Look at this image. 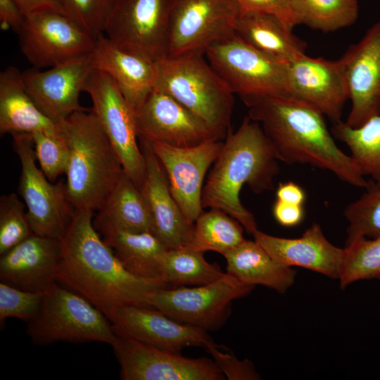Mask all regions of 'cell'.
<instances>
[{"instance_id":"6da1fadb","label":"cell","mask_w":380,"mask_h":380,"mask_svg":"<svg viewBox=\"0 0 380 380\" xmlns=\"http://www.w3.org/2000/svg\"><path fill=\"white\" fill-rule=\"evenodd\" d=\"M93 217L91 211H75L60 239L58 283L82 295L110 321L122 306L150 307L148 293L170 286L161 278H141L127 270L100 237Z\"/></svg>"},{"instance_id":"7a4b0ae2","label":"cell","mask_w":380,"mask_h":380,"mask_svg":"<svg viewBox=\"0 0 380 380\" xmlns=\"http://www.w3.org/2000/svg\"><path fill=\"white\" fill-rule=\"evenodd\" d=\"M243 103L249 118L262 127L279 160L327 170L356 187L370 186L351 156L338 147L325 116L317 109L286 95L261 96Z\"/></svg>"},{"instance_id":"3957f363","label":"cell","mask_w":380,"mask_h":380,"mask_svg":"<svg viewBox=\"0 0 380 380\" xmlns=\"http://www.w3.org/2000/svg\"><path fill=\"white\" fill-rule=\"evenodd\" d=\"M275 150L260 125L246 117L235 132L231 130L213 163L201 194L203 208L220 210L236 220L253 234L258 230L253 214L240 200V191L248 185L260 194L274 189L279 172Z\"/></svg>"},{"instance_id":"277c9868","label":"cell","mask_w":380,"mask_h":380,"mask_svg":"<svg viewBox=\"0 0 380 380\" xmlns=\"http://www.w3.org/2000/svg\"><path fill=\"white\" fill-rule=\"evenodd\" d=\"M69 151L65 192L75 211H97L123 172L92 110H78L56 124Z\"/></svg>"},{"instance_id":"5b68a950","label":"cell","mask_w":380,"mask_h":380,"mask_svg":"<svg viewBox=\"0 0 380 380\" xmlns=\"http://www.w3.org/2000/svg\"><path fill=\"white\" fill-rule=\"evenodd\" d=\"M158 65L155 88L202 120L219 140H224L230 131L234 94L203 54L167 56Z\"/></svg>"},{"instance_id":"8992f818","label":"cell","mask_w":380,"mask_h":380,"mask_svg":"<svg viewBox=\"0 0 380 380\" xmlns=\"http://www.w3.org/2000/svg\"><path fill=\"white\" fill-rule=\"evenodd\" d=\"M27 334L37 346L59 341L111 346L117 337L110 321L101 310L82 295L58 283L44 293L37 314L28 322Z\"/></svg>"},{"instance_id":"52a82bcc","label":"cell","mask_w":380,"mask_h":380,"mask_svg":"<svg viewBox=\"0 0 380 380\" xmlns=\"http://www.w3.org/2000/svg\"><path fill=\"white\" fill-rule=\"evenodd\" d=\"M205 54L213 70L243 101L289 96L288 63L255 49L235 32L210 46Z\"/></svg>"},{"instance_id":"ba28073f","label":"cell","mask_w":380,"mask_h":380,"mask_svg":"<svg viewBox=\"0 0 380 380\" xmlns=\"http://www.w3.org/2000/svg\"><path fill=\"white\" fill-rule=\"evenodd\" d=\"M254 287L226 272L205 285L154 290L147 296L146 303L179 322L208 331L220 328L229 316L232 301Z\"/></svg>"},{"instance_id":"9c48e42d","label":"cell","mask_w":380,"mask_h":380,"mask_svg":"<svg viewBox=\"0 0 380 380\" xmlns=\"http://www.w3.org/2000/svg\"><path fill=\"white\" fill-rule=\"evenodd\" d=\"M12 137L21 165L18 193L27 209L32 232L61 239L75 213L68 200L65 184H52L37 167L31 134H14Z\"/></svg>"},{"instance_id":"30bf717a","label":"cell","mask_w":380,"mask_h":380,"mask_svg":"<svg viewBox=\"0 0 380 380\" xmlns=\"http://www.w3.org/2000/svg\"><path fill=\"white\" fill-rule=\"evenodd\" d=\"M16 33L22 53L36 68H49L87 57L96 40L68 16L52 11L25 15Z\"/></svg>"},{"instance_id":"8fae6325","label":"cell","mask_w":380,"mask_h":380,"mask_svg":"<svg viewBox=\"0 0 380 380\" xmlns=\"http://www.w3.org/2000/svg\"><path fill=\"white\" fill-rule=\"evenodd\" d=\"M173 0H115L104 33L116 46L159 62L167 56Z\"/></svg>"},{"instance_id":"7c38bea8","label":"cell","mask_w":380,"mask_h":380,"mask_svg":"<svg viewBox=\"0 0 380 380\" xmlns=\"http://www.w3.org/2000/svg\"><path fill=\"white\" fill-rule=\"evenodd\" d=\"M123 170L141 189L146 174L144 156L138 143L134 112L118 85L103 72L93 69L84 87Z\"/></svg>"},{"instance_id":"4fadbf2b","label":"cell","mask_w":380,"mask_h":380,"mask_svg":"<svg viewBox=\"0 0 380 380\" xmlns=\"http://www.w3.org/2000/svg\"><path fill=\"white\" fill-rule=\"evenodd\" d=\"M239 14L234 0H173L167 56L205 53L234 33Z\"/></svg>"},{"instance_id":"5bb4252c","label":"cell","mask_w":380,"mask_h":380,"mask_svg":"<svg viewBox=\"0 0 380 380\" xmlns=\"http://www.w3.org/2000/svg\"><path fill=\"white\" fill-rule=\"evenodd\" d=\"M122 380H222L213 360L188 358L134 339L118 336L111 344Z\"/></svg>"},{"instance_id":"9a60e30c","label":"cell","mask_w":380,"mask_h":380,"mask_svg":"<svg viewBox=\"0 0 380 380\" xmlns=\"http://www.w3.org/2000/svg\"><path fill=\"white\" fill-rule=\"evenodd\" d=\"M148 144L165 171L172 195L187 220L194 224L203 213L205 177L217 158L224 141H210L186 148L159 142Z\"/></svg>"},{"instance_id":"2e32d148","label":"cell","mask_w":380,"mask_h":380,"mask_svg":"<svg viewBox=\"0 0 380 380\" xmlns=\"http://www.w3.org/2000/svg\"><path fill=\"white\" fill-rule=\"evenodd\" d=\"M134 119L139 141L186 148L219 140L202 120L156 88L134 112Z\"/></svg>"},{"instance_id":"e0dca14e","label":"cell","mask_w":380,"mask_h":380,"mask_svg":"<svg viewBox=\"0 0 380 380\" xmlns=\"http://www.w3.org/2000/svg\"><path fill=\"white\" fill-rule=\"evenodd\" d=\"M351 108L346 122L357 128L380 115V21L351 44L340 58Z\"/></svg>"},{"instance_id":"ac0fdd59","label":"cell","mask_w":380,"mask_h":380,"mask_svg":"<svg viewBox=\"0 0 380 380\" xmlns=\"http://www.w3.org/2000/svg\"><path fill=\"white\" fill-rule=\"evenodd\" d=\"M288 82L289 96L317 109L334 124L341 121L349 96L341 59L304 54L288 63Z\"/></svg>"},{"instance_id":"d6986e66","label":"cell","mask_w":380,"mask_h":380,"mask_svg":"<svg viewBox=\"0 0 380 380\" xmlns=\"http://www.w3.org/2000/svg\"><path fill=\"white\" fill-rule=\"evenodd\" d=\"M110 322L118 336L175 353L186 347L205 348L214 343L207 331L179 322L152 307L122 306Z\"/></svg>"},{"instance_id":"ffe728a7","label":"cell","mask_w":380,"mask_h":380,"mask_svg":"<svg viewBox=\"0 0 380 380\" xmlns=\"http://www.w3.org/2000/svg\"><path fill=\"white\" fill-rule=\"evenodd\" d=\"M90 55V54H89ZM87 57L49 68L22 73L29 95L42 112L55 124L73 113L84 110L79 95L93 68Z\"/></svg>"},{"instance_id":"44dd1931","label":"cell","mask_w":380,"mask_h":380,"mask_svg":"<svg viewBox=\"0 0 380 380\" xmlns=\"http://www.w3.org/2000/svg\"><path fill=\"white\" fill-rule=\"evenodd\" d=\"M60 255V239L32 234L1 255V281L45 293L58 283Z\"/></svg>"},{"instance_id":"7402d4cb","label":"cell","mask_w":380,"mask_h":380,"mask_svg":"<svg viewBox=\"0 0 380 380\" xmlns=\"http://www.w3.org/2000/svg\"><path fill=\"white\" fill-rule=\"evenodd\" d=\"M139 141L146 163L140 190L153 217L154 234L167 249L186 246L192 239L194 224L187 220L172 195L165 171L150 144Z\"/></svg>"},{"instance_id":"603a6c76","label":"cell","mask_w":380,"mask_h":380,"mask_svg":"<svg viewBox=\"0 0 380 380\" xmlns=\"http://www.w3.org/2000/svg\"><path fill=\"white\" fill-rule=\"evenodd\" d=\"M254 240L274 260L288 267H303L331 279L341 275L346 250L332 244L321 226L314 222L298 238L272 236L260 230L253 234Z\"/></svg>"},{"instance_id":"cb8c5ba5","label":"cell","mask_w":380,"mask_h":380,"mask_svg":"<svg viewBox=\"0 0 380 380\" xmlns=\"http://www.w3.org/2000/svg\"><path fill=\"white\" fill-rule=\"evenodd\" d=\"M89 58L93 69L113 79L134 112L156 87L158 62L118 48L103 34L96 37Z\"/></svg>"},{"instance_id":"d4e9b609","label":"cell","mask_w":380,"mask_h":380,"mask_svg":"<svg viewBox=\"0 0 380 380\" xmlns=\"http://www.w3.org/2000/svg\"><path fill=\"white\" fill-rule=\"evenodd\" d=\"M97 211L93 224L99 234L114 229L154 234V223L148 205L141 190L124 170Z\"/></svg>"},{"instance_id":"484cf974","label":"cell","mask_w":380,"mask_h":380,"mask_svg":"<svg viewBox=\"0 0 380 380\" xmlns=\"http://www.w3.org/2000/svg\"><path fill=\"white\" fill-rule=\"evenodd\" d=\"M279 17L263 12L240 13L234 32L260 51L286 63L305 54L306 44Z\"/></svg>"},{"instance_id":"4316f807","label":"cell","mask_w":380,"mask_h":380,"mask_svg":"<svg viewBox=\"0 0 380 380\" xmlns=\"http://www.w3.org/2000/svg\"><path fill=\"white\" fill-rule=\"evenodd\" d=\"M223 256L227 273L246 284L284 293L294 284L296 271L274 260L255 240L245 239Z\"/></svg>"},{"instance_id":"83f0119b","label":"cell","mask_w":380,"mask_h":380,"mask_svg":"<svg viewBox=\"0 0 380 380\" xmlns=\"http://www.w3.org/2000/svg\"><path fill=\"white\" fill-rule=\"evenodd\" d=\"M56 124L38 108L24 86L22 73L8 66L0 73V133L32 134L56 129Z\"/></svg>"},{"instance_id":"f1b7e54d","label":"cell","mask_w":380,"mask_h":380,"mask_svg":"<svg viewBox=\"0 0 380 380\" xmlns=\"http://www.w3.org/2000/svg\"><path fill=\"white\" fill-rule=\"evenodd\" d=\"M100 234L130 273L141 278H161V260L167 248L153 234L111 229Z\"/></svg>"},{"instance_id":"f546056e","label":"cell","mask_w":380,"mask_h":380,"mask_svg":"<svg viewBox=\"0 0 380 380\" xmlns=\"http://www.w3.org/2000/svg\"><path fill=\"white\" fill-rule=\"evenodd\" d=\"M332 133L348 148L362 174L372 179L371 184L380 188V115L357 128L341 121L334 124Z\"/></svg>"},{"instance_id":"4dcf8cb0","label":"cell","mask_w":380,"mask_h":380,"mask_svg":"<svg viewBox=\"0 0 380 380\" xmlns=\"http://www.w3.org/2000/svg\"><path fill=\"white\" fill-rule=\"evenodd\" d=\"M203 253L186 246L167 249L161 260V279L174 287L201 286L221 279L226 272L218 264L208 262Z\"/></svg>"},{"instance_id":"1f68e13d","label":"cell","mask_w":380,"mask_h":380,"mask_svg":"<svg viewBox=\"0 0 380 380\" xmlns=\"http://www.w3.org/2000/svg\"><path fill=\"white\" fill-rule=\"evenodd\" d=\"M243 227L226 213L215 208L203 212L194 224L193 236L186 246L205 253L222 255L243 242Z\"/></svg>"},{"instance_id":"d6a6232c","label":"cell","mask_w":380,"mask_h":380,"mask_svg":"<svg viewBox=\"0 0 380 380\" xmlns=\"http://www.w3.org/2000/svg\"><path fill=\"white\" fill-rule=\"evenodd\" d=\"M298 25L331 32L352 25L358 18L357 0H291Z\"/></svg>"},{"instance_id":"836d02e7","label":"cell","mask_w":380,"mask_h":380,"mask_svg":"<svg viewBox=\"0 0 380 380\" xmlns=\"http://www.w3.org/2000/svg\"><path fill=\"white\" fill-rule=\"evenodd\" d=\"M366 190L343 211L348 223L346 246L360 238L380 236V188L371 184Z\"/></svg>"},{"instance_id":"e575fe53","label":"cell","mask_w":380,"mask_h":380,"mask_svg":"<svg viewBox=\"0 0 380 380\" xmlns=\"http://www.w3.org/2000/svg\"><path fill=\"white\" fill-rule=\"evenodd\" d=\"M340 286L363 279H380V236L358 239L345 246Z\"/></svg>"},{"instance_id":"d590c367","label":"cell","mask_w":380,"mask_h":380,"mask_svg":"<svg viewBox=\"0 0 380 380\" xmlns=\"http://www.w3.org/2000/svg\"><path fill=\"white\" fill-rule=\"evenodd\" d=\"M34 234L25 205L13 193L0 198V255Z\"/></svg>"},{"instance_id":"8d00e7d4","label":"cell","mask_w":380,"mask_h":380,"mask_svg":"<svg viewBox=\"0 0 380 380\" xmlns=\"http://www.w3.org/2000/svg\"><path fill=\"white\" fill-rule=\"evenodd\" d=\"M57 127V126H56ZM36 158L41 170L51 182L65 174L69 151L66 142L56 129L40 130L31 134Z\"/></svg>"},{"instance_id":"74e56055","label":"cell","mask_w":380,"mask_h":380,"mask_svg":"<svg viewBox=\"0 0 380 380\" xmlns=\"http://www.w3.org/2000/svg\"><path fill=\"white\" fill-rule=\"evenodd\" d=\"M67 15L94 37L104 33L115 0H61Z\"/></svg>"},{"instance_id":"f35d334b","label":"cell","mask_w":380,"mask_h":380,"mask_svg":"<svg viewBox=\"0 0 380 380\" xmlns=\"http://www.w3.org/2000/svg\"><path fill=\"white\" fill-rule=\"evenodd\" d=\"M44 296V293L24 291L1 281V326L7 318L32 320L39 310Z\"/></svg>"},{"instance_id":"ab89813d","label":"cell","mask_w":380,"mask_h":380,"mask_svg":"<svg viewBox=\"0 0 380 380\" xmlns=\"http://www.w3.org/2000/svg\"><path fill=\"white\" fill-rule=\"evenodd\" d=\"M213 357L222 373L229 380H258L260 376L253 362L238 359L229 349L211 343L205 348Z\"/></svg>"},{"instance_id":"60d3db41","label":"cell","mask_w":380,"mask_h":380,"mask_svg":"<svg viewBox=\"0 0 380 380\" xmlns=\"http://www.w3.org/2000/svg\"><path fill=\"white\" fill-rule=\"evenodd\" d=\"M240 13L257 11L274 15L291 28L298 25L291 8V0H234Z\"/></svg>"},{"instance_id":"b9f144b4","label":"cell","mask_w":380,"mask_h":380,"mask_svg":"<svg viewBox=\"0 0 380 380\" xmlns=\"http://www.w3.org/2000/svg\"><path fill=\"white\" fill-rule=\"evenodd\" d=\"M273 215L277 222L284 227H291L299 224L304 217L303 205L284 203L277 200L273 207Z\"/></svg>"},{"instance_id":"7bdbcfd3","label":"cell","mask_w":380,"mask_h":380,"mask_svg":"<svg viewBox=\"0 0 380 380\" xmlns=\"http://www.w3.org/2000/svg\"><path fill=\"white\" fill-rule=\"evenodd\" d=\"M24 18L15 0H0V23L2 29L10 28L16 32Z\"/></svg>"},{"instance_id":"ee69618b","label":"cell","mask_w":380,"mask_h":380,"mask_svg":"<svg viewBox=\"0 0 380 380\" xmlns=\"http://www.w3.org/2000/svg\"><path fill=\"white\" fill-rule=\"evenodd\" d=\"M15 1L25 16L40 11H52L67 15L61 0H15Z\"/></svg>"},{"instance_id":"f6af8a7d","label":"cell","mask_w":380,"mask_h":380,"mask_svg":"<svg viewBox=\"0 0 380 380\" xmlns=\"http://www.w3.org/2000/svg\"><path fill=\"white\" fill-rule=\"evenodd\" d=\"M278 201L303 205L305 199L304 190L293 182L280 183L277 190Z\"/></svg>"}]
</instances>
